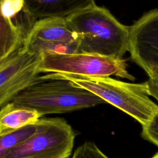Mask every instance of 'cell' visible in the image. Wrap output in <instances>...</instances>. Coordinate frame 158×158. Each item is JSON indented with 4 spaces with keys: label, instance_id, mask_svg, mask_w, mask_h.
Returning a JSON list of instances; mask_svg holds the SVG:
<instances>
[{
    "label": "cell",
    "instance_id": "cell-1",
    "mask_svg": "<svg viewBox=\"0 0 158 158\" xmlns=\"http://www.w3.org/2000/svg\"><path fill=\"white\" fill-rule=\"evenodd\" d=\"M65 17L77 35L80 52L121 59L128 51L130 26L118 22L106 7L95 4Z\"/></svg>",
    "mask_w": 158,
    "mask_h": 158
},
{
    "label": "cell",
    "instance_id": "cell-2",
    "mask_svg": "<svg viewBox=\"0 0 158 158\" xmlns=\"http://www.w3.org/2000/svg\"><path fill=\"white\" fill-rule=\"evenodd\" d=\"M40 78L68 80L125 112L142 126L151 119L158 109V105L149 98L147 82L134 83L110 77H88L58 73H49Z\"/></svg>",
    "mask_w": 158,
    "mask_h": 158
},
{
    "label": "cell",
    "instance_id": "cell-3",
    "mask_svg": "<svg viewBox=\"0 0 158 158\" xmlns=\"http://www.w3.org/2000/svg\"><path fill=\"white\" fill-rule=\"evenodd\" d=\"M12 101L34 109L41 116L70 112L106 103L98 96L68 80L41 78L20 91Z\"/></svg>",
    "mask_w": 158,
    "mask_h": 158
},
{
    "label": "cell",
    "instance_id": "cell-4",
    "mask_svg": "<svg viewBox=\"0 0 158 158\" xmlns=\"http://www.w3.org/2000/svg\"><path fill=\"white\" fill-rule=\"evenodd\" d=\"M76 133L63 118H41L36 131L4 158H69Z\"/></svg>",
    "mask_w": 158,
    "mask_h": 158
},
{
    "label": "cell",
    "instance_id": "cell-5",
    "mask_svg": "<svg viewBox=\"0 0 158 158\" xmlns=\"http://www.w3.org/2000/svg\"><path fill=\"white\" fill-rule=\"evenodd\" d=\"M126 60L99 54L77 52H47L41 54L40 73H58L88 77L114 75L133 81L127 71Z\"/></svg>",
    "mask_w": 158,
    "mask_h": 158
},
{
    "label": "cell",
    "instance_id": "cell-6",
    "mask_svg": "<svg viewBox=\"0 0 158 158\" xmlns=\"http://www.w3.org/2000/svg\"><path fill=\"white\" fill-rule=\"evenodd\" d=\"M41 54L30 53L24 43L0 64V108L31 84L40 80Z\"/></svg>",
    "mask_w": 158,
    "mask_h": 158
},
{
    "label": "cell",
    "instance_id": "cell-7",
    "mask_svg": "<svg viewBox=\"0 0 158 158\" xmlns=\"http://www.w3.org/2000/svg\"><path fill=\"white\" fill-rule=\"evenodd\" d=\"M128 51L132 61L145 72L158 68V9L144 14L130 26Z\"/></svg>",
    "mask_w": 158,
    "mask_h": 158
},
{
    "label": "cell",
    "instance_id": "cell-8",
    "mask_svg": "<svg viewBox=\"0 0 158 158\" xmlns=\"http://www.w3.org/2000/svg\"><path fill=\"white\" fill-rule=\"evenodd\" d=\"M27 12L34 19L65 17L95 5L94 0H23Z\"/></svg>",
    "mask_w": 158,
    "mask_h": 158
},
{
    "label": "cell",
    "instance_id": "cell-9",
    "mask_svg": "<svg viewBox=\"0 0 158 158\" xmlns=\"http://www.w3.org/2000/svg\"><path fill=\"white\" fill-rule=\"evenodd\" d=\"M45 41L78 43L77 35L70 26L66 17H47L35 22L27 37Z\"/></svg>",
    "mask_w": 158,
    "mask_h": 158
},
{
    "label": "cell",
    "instance_id": "cell-10",
    "mask_svg": "<svg viewBox=\"0 0 158 158\" xmlns=\"http://www.w3.org/2000/svg\"><path fill=\"white\" fill-rule=\"evenodd\" d=\"M41 117L36 110L10 101L0 109V136L36 124Z\"/></svg>",
    "mask_w": 158,
    "mask_h": 158
},
{
    "label": "cell",
    "instance_id": "cell-11",
    "mask_svg": "<svg viewBox=\"0 0 158 158\" xmlns=\"http://www.w3.org/2000/svg\"><path fill=\"white\" fill-rule=\"evenodd\" d=\"M25 38L22 30L4 13L0 5V64L23 44Z\"/></svg>",
    "mask_w": 158,
    "mask_h": 158
},
{
    "label": "cell",
    "instance_id": "cell-12",
    "mask_svg": "<svg viewBox=\"0 0 158 158\" xmlns=\"http://www.w3.org/2000/svg\"><path fill=\"white\" fill-rule=\"evenodd\" d=\"M24 44L31 54L41 55L47 52L77 53L79 52L78 43H64L45 41L36 38L26 37Z\"/></svg>",
    "mask_w": 158,
    "mask_h": 158
},
{
    "label": "cell",
    "instance_id": "cell-13",
    "mask_svg": "<svg viewBox=\"0 0 158 158\" xmlns=\"http://www.w3.org/2000/svg\"><path fill=\"white\" fill-rule=\"evenodd\" d=\"M37 128L38 122L15 131L0 136V158H4L19 143L33 134L36 131Z\"/></svg>",
    "mask_w": 158,
    "mask_h": 158
},
{
    "label": "cell",
    "instance_id": "cell-14",
    "mask_svg": "<svg viewBox=\"0 0 158 158\" xmlns=\"http://www.w3.org/2000/svg\"><path fill=\"white\" fill-rule=\"evenodd\" d=\"M70 158H109L91 141H86L79 146Z\"/></svg>",
    "mask_w": 158,
    "mask_h": 158
},
{
    "label": "cell",
    "instance_id": "cell-15",
    "mask_svg": "<svg viewBox=\"0 0 158 158\" xmlns=\"http://www.w3.org/2000/svg\"><path fill=\"white\" fill-rule=\"evenodd\" d=\"M142 127L143 138L158 146V109L151 119Z\"/></svg>",
    "mask_w": 158,
    "mask_h": 158
},
{
    "label": "cell",
    "instance_id": "cell-16",
    "mask_svg": "<svg viewBox=\"0 0 158 158\" xmlns=\"http://www.w3.org/2000/svg\"><path fill=\"white\" fill-rule=\"evenodd\" d=\"M148 76L146 81L149 95L158 102V68H152L146 72Z\"/></svg>",
    "mask_w": 158,
    "mask_h": 158
},
{
    "label": "cell",
    "instance_id": "cell-17",
    "mask_svg": "<svg viewBox=\"0 0 158 158\" xmlns=\"http://www.w3.org/2000/svg\"><path fill=\"white\" fill-rule=\"evenodd\" d=\"M151 158H158V152H156L153 156H152Z\"/></svg>",
    "mask_w": 158,
    "mask_h": 158
}]
</instances>
